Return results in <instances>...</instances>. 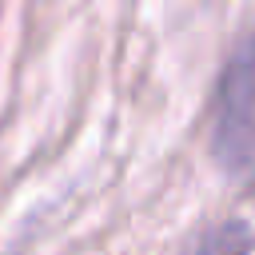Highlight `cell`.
<instances>
[{
    "instance_id": "obj_1",
    "label": "cell",
    "mask_w": 255,
    "mask_h": 255,
    "mask_svg": "<svg viewBox=\"0 0 255 255\" xmlns=\"http://www.w3.org/2000/svg\"><path fill=\"white\" fill-rule=\"evenodd\" d=\"M211 155L231 179L255 183V32L223 64L211 108Z\"/></svg>"
}]
</instances>
